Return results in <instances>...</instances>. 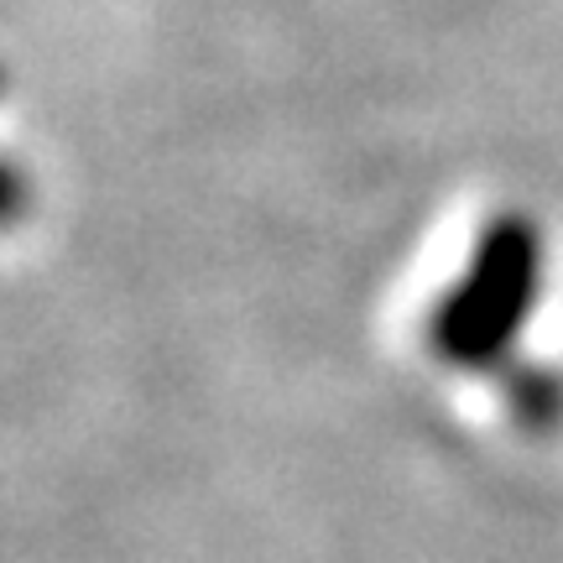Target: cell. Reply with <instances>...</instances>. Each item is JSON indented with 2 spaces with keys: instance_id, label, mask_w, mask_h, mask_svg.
Segmentation results:
<instances>
[{
  "instance_id": "6da1fadb",
  "label": "cell",
  "mask_w": 563,
  "mask_h": 563,
  "mask_svg": "<svg viewBox=\"0 0 563 563\" xmlns=\"http://www.w3.org/2000/svg\"><path fill=\"white\" fill-rule=\"evenodd\" d=\"M543 262L548 256L538 224L527 214H496L428 319L433 355L460 371L501 365L532 323V308L543 292Z\"/></svg>"
}]
</instances>
